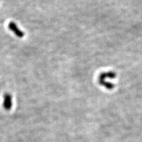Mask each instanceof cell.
Listing matches in <instances>:
<instances>
[{
	"label": "cell",
	"mask_w": 142,
	"mask_h": 142,
	"mask_svg": "<svg viewBox=\"0 0 142 142\" xmlns=\"http://www.w3.org/2000/svg\"><path fill=\"white\" fill-rule=\"evenodd\" d=\"M3 107L7 111L10 110L12 107V97L10 94L6 93L4 95Z\"/></svg>",
	"instance_id": "obj_1"
},
{
	"label": "cell",
	"mask_w": 142,
	"mask_h": 142,
	"mask_svg": "<svg viewBox=\"0 0 142 142\" xmlns=\"http://www.w3.org/2000/svg\"><path fill=\"white\" fill-rule=\"evenodd\" d=\"M8 28L18 37L21 38L23 37H24V33L18 28L16 23H14V22L11 21L10 23H9V24H8Z\"/></svg>",
	"instance_id": "obj_2"
}]
</instances>
